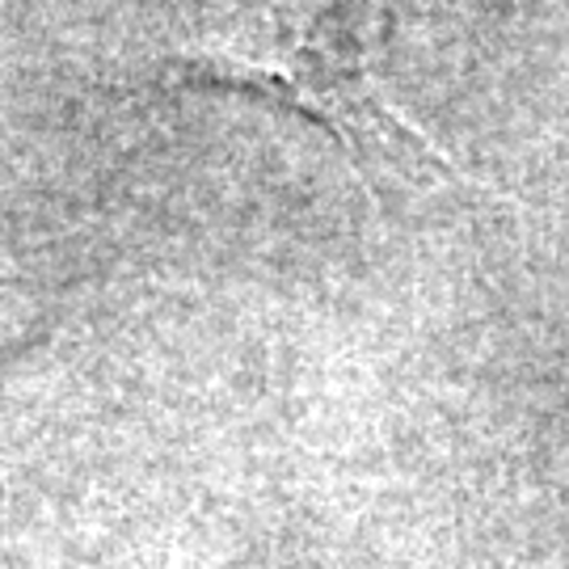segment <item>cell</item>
Masks as SVG:
<instances>
[{"label":"cell","instance_id":"1","mask_svg":"<svg viewBox=\"0 0 569 569\" xmlns=\"http://www.w3.org/2000/svg\"><path fill=\"white\" fill-rule=\"evenodd\" d=\"M173 60L216 81L279 93L333 127L346 152L371 169H439L472 186L427 131L388 102L371 21L355 0H199Z\"/></svg>","mask_w":569,"mask_h":569}]
</instances>
